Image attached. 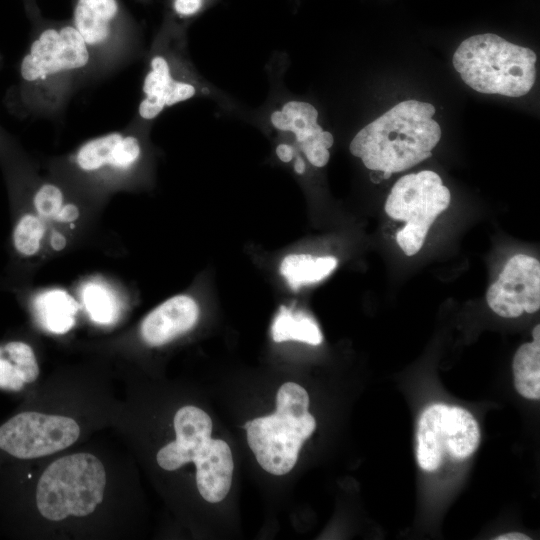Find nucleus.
<instances>
[{
  "instance_id": "27",
  "label": "nucleus",
  "mask_w": 540,
  "mask_h": 540,
  "mask_svg": "<svg viewBox=\"0 0 540 540\" xmlns=\"http://www.w3.org/2000/svg\"><path fill=\"white\" fill-rule=\"evenodd\" d=\"M67 245V239L62 232L54 231L50 236V246L55 251L63 250Z\"/></svg>"
},
{
  "instance_id": "10",
  "label": "nucleus",
  "mask_w": 540,
  "mask_h": 540,
  "mask_svg": "<svg viewBox=\"0 0 540 540\" xmlns=\"http://www.w3.org/2000/svg\"><path fill=\"white\" fill-rule=\"evenodd\" d=\"M212 426L210 416L202 409L195 406L180 408L174 416L176 440L159 450L158 465L173 471L197 461L211 443Z\"/></svg>"
},
{
  "instance_id": "13",
  "label": "nucleus",
  "mask_w": 540,
  "mask_h": 540,
  "mask_svg": "<svg viewBox=\"0 0 540 540\" xmlns=\"http://www.w3.org/2000/svg\"><path fill=\"white\" fill-rule=\"evenodd\" d=\"M150 65L151 69L143 83L145 98L138 108L139 115L145 120L156 118L165 107L188 100L196 93L195 87L190 83L172 78L164 57L155 56Z\"/></svg>"
},
{
  "instance_id": "7",
  "label": "nucleus",
  "mask_w": 540,
  "mask_h": 540,
  "mask_svg": "<svg viewBox=\"0 0 540 540\" xmlns=\"http://www.w3.org/2000/svg\"><path fill=\"white\" fill-rule=\"evenodd\" d=\"M79 434L72 418L23 412L0 427V448L16 458H38L71 446Z\"/></svg>"
},
{
  "instance_id": "23",
  "label": "nucleus",
  "mask_w": 540,
  "mask_h": 540,
  "mask_svg": "<svg viewBox=\"0 0 540 540\" xmlns=\"http://www.w3.org/2000/svg\"><path fill=\"white\" fill-rule=\"evenodd\" d=\"M24 384L17 340L0 345V388L19 391Z\"/></svg>"
},
{
  "instance_id": "12",
  "label": "nucleus",
  "mask_w": 540,
  "mask_h": 540,
  "mask_svg": "<svg viewBox=\"0 0 540 540\" xmlns=\"http://www.w3.org/2000/svg\"><path fill=\"white\" fill-rule=\"evenodd\" d=\"M140 156L141 145L136 137L113 132L85 142L78 149L75 162L85 172L104 168L127 171Z\"/></svg>"
},
{
  "instance_id": "25",
  "label": "nucleus",
  "mask_w": 540,
  "mask_h": 540,
  "mask_svg": "<svg viewBox=\"0 0 540 540\" xmlns=\"http://www.w3.org/2000/svg\"><path fill=\"white\" fill-rule=\"evenodd\" d=\"M203 0H173V7L180 16L196 14L202 7Z\"/></svg>"
},
{
  "instance_id": "5",
  "label": "nucleus",
  "mask_w": 540,
  "mask_h": 540,
  "mask_svg": "<svg viewBox=\"0 0 540 540\" xmlns=\"http://www.w3.org/2000/svg\"><path fill=\"white\" fill-rule=\"evenodd\" d=\"M450 199L449 189L434 171L407 174L394 184L384 208L389 217L405 222L396 241L407 256L420 251L431 225L448 208Z\"/></svg>"
},
{
  "instance_id": "16",
  "label": "nucleus",
  "mask_w": 540,
  "mask_h": 540,
  "mask_svg": "<svg viewBox=\"0 0 540 540\" xmlns=\"http://www.w3.org/2000/svg\"><path fill=\"white\" fill-rule=\"evenodd\" d=\"M30 306L37 324L56 335L65 334L74 327L79 311L76 299L62 288L38 292L32 297Z\"/></svg>"
},
{
  "instance_id": "2",
  "label": "nucleus",
  "mask_w": 540,
  "mask_h": 540,
  "mask_svg": "<svg viewBox=\"0 0 540 540\" xmlns=\"http://www.w3.org/2000/svg\"><path fill=\"white\" fill-rule=\"evenodd\" d=\"M536 60L530 48L486 33L465 39L452 61L462 80L475 91L521 97L535 83Z\"/></svg>"
},
{
  "instance_id": "28",
  "label": "nucleus",
  "mask_w": 540,
  "mask_h": 540,
  "mask_svg": "<svg viewBox=\"0 0 540 540\" xmlns=\"http://www.w3.org/2000/svg\"><path fill=\"white\" fill-rule=\"evenodd\" d=\"M276 154L282 162H290L293 158V148L288 144H279L276 148Z\"/></svg>"
},
{
  "instance_id": "20",
  "label": "nucleus",
  "mask_w": 540,
  "mask_h": 540,
  "mask_svg": "<svg viewBox=\"0 0 540 540\" xmlns=\"http://www.w3.org/2000/svg\"><path fill=\"white\" fill-rule=\"evenodd\" d=\"M275 342L300 341L310 345H319L323 340L318 324L303 312H295L282 306L276 315L272 327Z\"/></svg>"
},
{
  "instance_id": "21",
  "label": "nucleus",
  "mask_w": 540,
  "mask_h": 540,
  "mask_svg": "<svg viewBox=\"0 0 540 540\" xmlns=\"http://www.w3.org/2000/svg\"><path fill=\"white\" fill-rule=\"evenodd\" d=\"M84 310L89 318L101 325L114 323L120 314V302L115 292L105 283L91 280L80 291Z\"/></svg>"
},
{
  "instance_id": "30",
  "label": "nucleus",
  "mask_w": 540,
  "mask_h": 540,
  "mask_svg": "<svg viewBox=\"0 0 540 540\" xmlns=\"http://www.w3.org/2000/svg\"><path fill=\"white\" fill-rule=\"evenodd\" d=\"M294 169L298 174H303L305 171V163L302 158H297L294 163Z\"/></svg>"
},
{
  "instance_id": "4",
  "label": "nucleus",
  "mask_w": 540,
  "mask_h": 540,
  "mask_svg": "<svg viewBox=\"0 0 540 540\" xmlns=\"http://www.w3.org/2000/svg\"><path fill=\"white\" fill-rule=\"evenodd\" d=\"M106 472L101 461L89 453L64 456L41 475L36 491L39 512L48 520L91 514L101 503Z\"/></svg>"
},
{
  "instance_id": "24",
  "label": "nucleus",
  "mask_w": 540,
  "mask_h": 540,
  "mask_svg": "<svg viewBox=\"0 0 540 540\" xmlns=\"http://www.w3.org/2000/svg\"><path fill=\"white\" fill-rule=\"evenodd\" d=\"M63 204L61 188L52 183L41 185L32 197L34 211L42 219H54Z\"/></svg>"
},
{
  "instance_id": "29",
  "label": "nucleus",
  "mask_w": 540,
  "mask_h": 540,
  "mask_svg": "<svg viewBox=\"0 0 540 540\" xmlns=\"http://www.w3.org/2000/svg\"><path fill=\"white\" fill-rule=\"evenodd\" d=\"M495 539L497 540H530L531 538L519 532H511V533L502 534L496 537Z\"/></svg>"
},
{
  "instance_id": "9",
  "label": "nucleus",
  "mask_w": 540,
  "mask_h": 540,
  "mask_svg": "<svg viewBox=\"0 0 540 540\" xmlns=\"http://www.w3.org/2000/svg\"><path fill=\"white\" fill-rule=\"evenodd\" d=\"M486 301L499 316L516 318L540 308V263L525 254L511 257L488 288Z\"/></svg>"
},
{
  "instance_id": "26",
  "label": "nucleus",
  "mask_w": 540,
  "mask_h": 540,
  "mask_svg": "<svg viewBox=\"0 0 540 540\" xmlns=\"http://www.w3.org/2000/svg\"><path fill=\"white\" fill-rule=\"evenodd\" d=\"M80 216V210L78 206L74 203H67L63 204L57 215L55 216V220L61 222V223H74Z\"/></svg>"
},
{
  "instance_id": "8",
  "label": "nucleus",
  "mask_w": 540,
  "mask_h": 540,
  "mask_svg": "<svg viewBox=\"0 0 540 540\" xmlns=\"http://www.w3.org/2000/svg\"><path fill=\"white\" fill-rule=\"evenodd\" d=\"M88 46L74 26L48 28L35 39L20 63L25 83H37L87 65Z\"/></svg>"
},
{
  "instance_id": "22",
  "label": "nucleus",
  "mask_w": 540,
  "mask_h": 540,
  "mask_svg": "<svg viewBox=\"0 0 540 540\" xmlns=\"http://www.w3.org/2000/svg\"><path fill=\"white\" fill-rule=\"evenodd\" d=\"M45 225L35 212H22L16 218L10 236L14 255L20 259L37 256L43 246Z\"/></svg>"
},
{
  "instance_id": "14",
  "label": "nucleus",
  "mask_w": 540,
  "mask_h": 540,
  "mask_svg": "<svg viewBox=\"0 0 540 540\" xmlns=\"http://www.w3.org/2000/svg\"><path fill=\"white\" fill-rule=\"evenodd\" d=\"M194 463L200 495L210 503L222 501L230 490L234 469L229 445L224 440L212 439L208 451Z\"/></svg>"
},
{
  "instance_id": "17",
  "label": "nucleus",
  "mask_w": 540,
  "mask_h": 540,
  "mask_svg": "<svg viewBox=\"0 0 540 540\" xmlns=\"http://www.w3.org/2000/svg\"><path fill=\"white\" fill-rule=\"evenodd\" d=\"M118 11L117 0H77L73 26L87 46H98L109 38Z\"/></svg>"
},
{
  "instance_id": "11",
  "label": "nucleus",
  "mask_w": 540,
  "mask_h": 540,
  "mask_svg": "<svg viewBox=\"0 0 540 540\" xmlns=\"http://www.w3.org/2000/svg\"><path fill=\"white\" fill-rule=\"evenodd\" d=\"M196 300L185 294L175 295L149 312L140 326L143 341L158 347L190 331L199 318Z\"/></svg>"
},
{
  "instance_id": "15",
  "label": "nucleus",
  "mask_w": 540,
  "mask_h": 540,
  "mask_svg": "<svg viewBox=\"0 0 540 540\" xmlns=\"http://www.w3.org/2000/svg\"><path fill=\"white\" fill-rule=\"evenodd\" d=\"M317 119L318 111L313 105L295 100L270 115L272 125L278 130L293 132L302 149L316 145L329 149L334 143L333 135L324 131Z\"/></svg>"
},
{
  "instance_id": "3",
  "label": "nucleus",
  "mask_w": 540,
  "mask_h": 540,
  "mask_svg": "<svg viewBox=\"0 0 540 540\" xmlns=\"http://www.w3.org/2000/svg\"><path fill=\"white\" fill-rule=\"evenodd\" d=\"M308 408L307 391L287 382L277 392L276 411L245 424L247 443L265 471L284 475L295 466L303 443L316 428Z\"/></svg>"
},
{
  "instance_id": "18",
  "label": "nucleus",
  "mask_w": 540,
  "mask_h": 540,
  "mask_svg": "<svg viewBox=\"0 0 540 540\" xmlns=\"http://www.w3.org/2000/svg\"><path fill=\"white\" fill-rule=\"evenodd\" d=\"M533 341L522 344L513 358L514 384L527 399L540 398V326L533 329Z\"/></svg>"
},
{
  "instance_id": "1",
  "label": "nucleus",
  "mask_w": 540,
  "mask_h": 540,
  "mask_svg": "<svg viewBox=\"0 0 540 540\" xmlns=\"http://www.w3.org/2000/svg\"><path fill=\"white\" fill-rule=\"evenodd\" d=\"M435 107L406 100L363 127L349 149L366 168L383 172V178L407 170L432 155L441 128L432 119Z\"/></svg>"
},
{
  "instance_id": "19",
  "label": "nucleus",
  "mask_w": 540,
  "mask_h": 540,
  "mask_svg": "<svg viewBox=\"0 0 540 540\" xmlns=\"http://www.w3.org/2000/svg\"><path fill=\"white\" fill-rule=\"evenodd\" d=\"M333 256L290 254L281 262L280 273L293 290L317 283L327 277L337 266Z\"/></svg>"
},
{
  "instance_id": "6",
  "label": "nucleus",
  "mask_w": 540,
  "mask_h": 540,
  "mask_svg": "<svg viewBox=\"0 0 540 540\" xmlns=\"http://www.w3.org/2000/svg\"><path fill=\"white\" fill-rule=\"evenodd\" d=\"M480 430L473 415L464 408L433 404L422 413L417 430V461L425 471H434L443 455L464 460L479 446Z\"/></svg>"
}]
</instances>
